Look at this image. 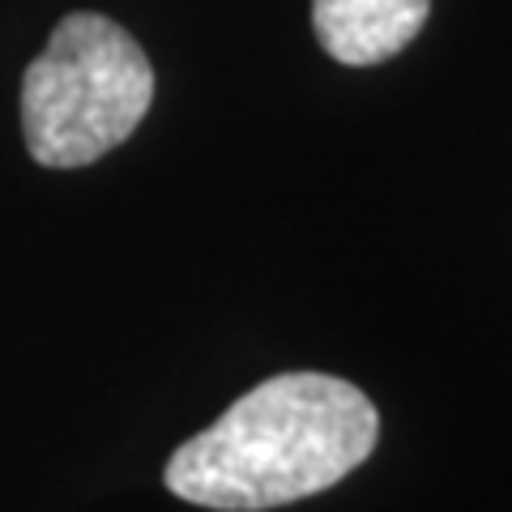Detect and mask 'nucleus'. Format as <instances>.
<instances>
[{"mask_svg": "<svg viewBox=\"0 0 512 512\" xmlns=\"http://www.w3.org/2000/svg\"><path fill=\"white\" fill-rule=\"evenodd\" d=\"M154 69L141 43L103 13L60 18L22 77V133L35 163L86 167L146 120Z\"/></svg>", "mask_w": 512, "mask_h": 512, "instance_id": "obj_2", "label": "nucleus"}, {"mask_svg": "<svg viewBox=\"0 0 512 512\" xmlns=\"http://www.w3.org/2000/svg\"><path fill=\"white\" fill-rule=\"evenodd\" d=\"M431 0H312L320 47L350 69L397 56L427 26Z\"/></svg>", "mask_w": 512, "mask_h": 512, "instance_id": "obj_3", "label": "nucleus"}, {"mask_svg": "<svg viewBox=\"0 0 512 512\" xmlns=\"http://www.w3.org/2000/svg\"><path fill=\"white\" fill-rule=\"evenodd\" d=\"M380 440V414L359 384L286 372L248 389L167 461V491L218 512H265L342 483Z\"/></svg>", "mask_w": 512, "mask_h": 512, "instance_id": "obj_1", "label": "nucleus"}]
</instances>
